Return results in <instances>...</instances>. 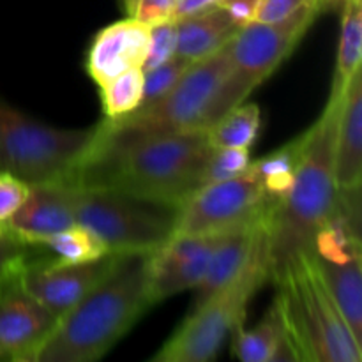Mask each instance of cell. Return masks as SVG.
I'll use <instances>...</instances> for the list:
<instances>
[{"instance_id": "cell-29", "label": "cell", "mask_w": 362, "mask_h": 362, "mask_svg": "<svg viewBox=\"0 0 362 362\" xmlns=\"http://www.w3.org/2000/svg\"><path fill=\"white\" fill-rule=\"evenodd\" d=\"M28 186L30 184L21 180L20 177L0 172V232L27 198Z\"/></svg>"}, {"instance_id": "cell-33", "label": "cell", "mask_w": 362, "mask_h": 362, "mask_svg": "<svg viewBox=\"0 0 362 362\" xmlns=\"http://www.w3.org/2000/svg\"><path fill=\"white\" fill-rule=\"evenodd\" d=\"M346 2H349V0H315L318 13H322V11H331V9H341Z\"/></svg>"}, {"instance_id": "cell-1", "label": "cell", "mask_w": 362, "mask_h": 362, "mask_svg": "<svg viewBox=\"0 0 362 362\" xmlns=\"http://www.w3.org/2000/svg\"><path fill=\"white\" fill-rule=\"evenodd\" d=\"M212 151L204 131L131 133L103 120L64 180L179 209L198 187Z\"/></svg>"}, {"instance_id": "cell-21", "label": "cell", "mask_w": 362, "mask_h": 362, "mask_svg": "<svg viewBox=\"0 0 362 362\" xmlns=\"http://www.w3.org/2000/svg\"><path fill=\"white\" fill-rule=\"evenodd\" d=\"M362 55V2L349 0L341 7L338 57L331 92H343L345 85L361 67Z\"/></svg>"}, {"instance_id": "cell-14", "label": "cell", "mask_w": 362, "mask_h": 362, "mask_svg": "<svg viewBox=\"0 0 362 362\" xmlns=\"http://www.w3.org/2000/svg\"><path fill=\"white\" fill-rule=\"evenodd\" d=\"M57 322L20 285L18 276L0 283V362H34Z\"/></svg>"}, {"instance_id": "cell-31", "label": "cell", "mask_w": 362, "mask_h": 362, "mask_svg": "<svg viewBox=\"0 0 362 362\" xmlns=\"http://www.w3.org/2000/svg\"><path fill=\"white\" fill-rule=\"evenodd\" d=\"M310 4H315V0H258L251 21L276 23V21L292 16L293 13Z\"/></svg>"}, {"instance_id": "cell-32", "label": "cell", "mask_w": 362, "mask_h": 362, "mask_svg": "<svg viewBox=\"0 0 362 362\" xmlns=\"http://www.w3.org/2000/svg\"><path fill=\"white\" fill-rule=\"evenodd\" d=\"M219 0H177L175 9H173V21L182 20V18L193 16V14L204 13V11L216 7Z\"/></svg>"}, {"instance_id": "cell-13", "label": "cell", "mask_w": 362, "mask_h": 362, "mask_svg": "<svg viewBox=\"0 0 362 362\" xmlns=\"http://www.w3.org/2000/svg\"><path fill=\"white\" fill-rule=\"evenodd\" d=\"M223 233H175L161 247L147 255V296L151 306L200 285Z\"/></svg>"}, {"instance_id": "cell-24", "label": "cell", "mask_w": 362, "mask_h": 362, "mask_svg": "<svg viewBox=\"0 0 362 362\" xmlns=\"http://www.w3.org/2000/svg\"><path fill=\"white\" fill-rule=\"evenodd\" d=\"M105 119H119L129 115L141 105L144 98V69L134 67L119 74L99 87Z\"/></svg>"}, {"instance_id": "cell-27", "label": "cell", "mask_w": 362, "mask_h": 362, "mask_svg": "<svg viewBox=\"0 0 362 362\" xmlns=\"http://www.w3.org/2000/svg\"><path fill=\"white\" fill-rule=\"evenodd\" d=\"M177 55V27L175 21L170 20L151 27L148 48L141 69L147 71L168 62Z\"/></svg>"}, {"instance_id": "cell-20", "label": "cell", "mask_w": 362, "mask_h": 362, "mask_svg": "<svg viewBox=\"0 0 362 362\" xmlns=\"http://www.w3.org/2000/svg\"><path fill=\"white\" fill-rule=\"evenodd\" d=\"M232 354L243 362L292 361L285 329L278 308L272 303L255 327L244 329V324L233 331Z\"/></svg>"}, {"instance_id": "cell-28", "label": "cell", "mask_w": 362, "mask_h": 362, "mask_svg": "<svg viewBox=\"0 0 362 362\" xmlns=\"http://www.w3.org/2000/svg\"><path fill=\"white\" fill-rule=\"evenodd\" d=\"M122 4L127 16L154 27L172 20L177 0H122Z\"/></svg>"}, {"instance_id": "cell-11", "label": "cell", "mask_w": 362, "mask_h": 362, "mask_svg": "<svg viewBox=\"0 0 362 362\" xmlns=\"http://www.w3.org/2000/svg\"><path fill=\"white\" fill-rule=\"evenodd\" d=\"M317 16V4H310L276 23L247 21L230 41L233 74L255 90L288 59Z\"/></svg>"}, {"instance_id": "cell-34", "label": "cell", "mask_w": 362, "mask_h": 362, "mask_svg": "<svg viewBox=\"0 0 362 362\" xmlns=\"http://www.w3.org/2000/svg\"><path fill=\"white\" fill-rule=\"evenodd\" d=\"M221 2H225V0H219V4H221Z\"/></svg>"}, {"instance_id": "cell-25", "label": "cell", "mask_w": 362, "mask_h": 362, "mask_svg": "<svg viewBox=\"0 0 362 362\" xmlns=\"http://www.w3.org/2000/svg\"><path fill=\"white\" fill-rule=\"evenodd\" d=\"M189 66V62L175 55L161 66L144 71V98H141L140 106L151 105L163 98L180 80V76L186 73Z\"/></svg>"}, {"instance_id": "cell-8", "label": "cell", "mask_w": 362, "mask_h": 362, "mask_svg": "<svg viewBox=\"0 0 362 362\" xmlns=\"http://www.w3.org/2000/svg\"><path fill=\"white\" fill-rule=\"evenodd\" d=\"M92 136L94 127H52L0 99V172L13 173L25 182L66 179Z\"/></svg>"}, {"instance_id": "cell-23", "label": "cell", "mask_w": 362, "mask_h": 362, "mask_svg": "<svg viewBox=\"0 0 362 362\" xmlns=\"http://www.w3.org/2000/svg\"><path fill=\"white\" fill-rule=\"evenodd\" d=\"M49 253L55 255L53 260L64 264H80V262L95 260L108 253L105 244L85 226L74 223L69 228L55 233L41 244Z\"/></svg>"}, {"instance_id": "cell-6", "label": "cell", "mask_w": 362, "mask_h": 362, "mask_svg": "<svg viewBox=\"0 0 362 362\" xmlns=\"http://www.w3.org/2000/svg\"><path fill=\"white\" fill-rule=\"evenodd\" d=\"M271 279L265 226L244 267L226 285L193 308L189 317L165 341L154 362L214 361L225 339L244 324L246 310L255 293Z\"/></svg>"}, {"instance_id": "cell-9", "label": "cell", "mask_w": 362, "mask_h": 362, "mask_svg": "<svg viewBox=\"0 0 362 362\" xmlns=\"http://www.w3.org/2000/svg\"><path fill=\"white\" fill-rule=\"evenodd\" d=\"M276 202L267 193L264 179L251 161L239 177L198 187L177 211L175 233H219L271 214Z\"/></svg>"}, {"instance_id": "cell-2", "label": "cell", "mask_w": 362, "mask_h": 362, "mask_svg": "<svg viewBox=\"0 0 362 362\" xmlns=\"http://www.w3.org/2000/svg\"><path fill=\"white\" fill-rule=\"evenodd\" d=\"M341 98L343 92H331L322 115L304 133L303 152L288 191L265 219L271 278L310 247L334 211V136Z\"/></svg>"}, {"instance_id": "cell-4", "label": "cell", "mask_w": 362, "mask_h": 362, "mask_svg": "<svg viewBox=\"0 0 362 362\" xmlns=\"http://www.w3.org/2000/svg\"><path fill=\"white\" fill-rule=\"evenodd\" d=\"M271 279L278 288L274 304L292 361H362V343L343 320L306 253L293 257Z\"/></svg>"}, {"instance_id": "cell-30", "label": "cell", "mask_w": 362, "mask_h": 362, "mask_svg": "<svg viewBox=\"0 0 362 362\" xmlns=\"http://www.w3.org/2000/svg\"><path fill=\"white\" fill-rule=\"evenodd\" d=\"M27 247L7 232H0V283L20 274L28 260Z\"/></svg>"}, {"instance_id": "cell-7", "label": "cell", "mask_w": 362, "mask_h": 362, "mask_svg": "<svg viewBox=\"0 0 362 362\" xmlns=\"http://www.w3.org/2000/svg\"><path fill=\"white\" fill-rule=\"evenodd\" d=\"M67 187L74 221L90 230L108 253L151 255L173 235L177 207L71 182Z\"/></svg>"}, {"instance_id": "cell-5", "label": "cell", "mask_w": 362, "mask_h": 362, "mask_svg": "<svg viewBox=\"0 0 362 362\" xmlns=\"http://www.w3.org/2000/svg\"><path fill=\"white\" fill-rule=\"evenodd\" d=\"M233 74L230 42L187 67L163 98L138 106L129 115L105 119L108 126L131 133H180L204 131L251 94Z\"/></svg>"}, {"instance_id": "cell-17", "label": "cell", "mask_w": 362, "mask_h": 362, "mask_svg": "<svg viewBox=\"0 0 362 362\" xmlns=\"http://www.w3.org/2000/svg\"><path fill=\"white\" fill-rule=\"evenodd\" d=\"M334 179L338 189L362 182V69L343 88L334 136Z\"/></svg>"}, {"instance_id": "cell-26", "label": "cell", "mask_w": 362, "mask_h": 362, "mask_svg": "<svg viewBox=\"0 0 362 362\" xmlns=\"http://www.w3.org/2000/svg\"><path fill=\"white\" fill-rule=\"evenodd\" d=\"M250 148H214L204 173V184L239 177L250 168Z\"/></svg>"}, {"instance_id": "cell-15", "label": "cell", "mask_w": 362, "mask_h": 362, "mask_svg": "<svg viewBox=\"0 0 362 362\" xmlns=\"http://www.w3.org/2000/svg\"><path fill=\"white\" fill-rule=\"evenodd\" d=\"M74 223L67 182L49 180L28 186L27 198L11 216L2 232H7L27 246H41L46 239L69 228Z\"/></svg>"}, {"instance_id": "cell-10", "label": "cell", "mask_w": 362, "mask_h": 362, "mask_svg": "<svg viewBox=\"0 0 362 362\" xmlns=\"http://www.w3.org/2000/svg\"><path fill=\"white\" fill-rule=\"evenodd\" d=\"M303 253H306L343 320L362 343L361 233L354 232L338 212L332 211Z\"/></svg>"}, {"instance_id": "cell-18", "label": "cell", "mask_w": 362, "mask_h": 362, "mask_svg": "<svg viewBox=\"0 0 362 362\" xmlns=\"http://www.w3.org/2000/svg\"><path fill=\"white\" fill-rule=\"evenodd\" d=\"M265 219H267V216L260 219H251V221L240 223V225L233 226L223 233L204 279L194 288L197 290V299H194L193 308L204 303L211 293L221 288L223 285H226L244 267L262 230H264Z\"/></svg>"}, {"instance_id": "cell-19", "label": "cell", "mask_w": 362, "mask_h": 362, "mask_svg": "<svg viewBox=\"0 0 362 362\" xmlns=\"http://www.w3.org/2000/svg\"><path fill=\"white\" fill-rule=\"evenodd\" d=\"M177 57L194 64L228 45L243 25L221 6L175 21Z\"/></svg>"}, {"instance_id": "cell-12", "label": "cell", "mask_w": 362, "mask_h": 362, "mask_svg": "<svg viewBox=\"0 0 362 362\" xmlns=\"http://www.w3.org/2000/svg\"><path fill=\"white\" fill-rule=\"evenodd\" d=\"M120 258L122 255L119 253H106L80 264L27 260L18 274V281L37 303L60 318L98 286L115 269Z\"/></svg>"}, {"instance_id": "cell-3", "label": "cell", "mask_w": 362, "mask_h": 362, "mask_svg": "<svg viewBox=\"0 0 362 362\" xmlns=\"http://www.w3.org/2000/svg\"><path fill=\"white\" fill-rule=\"evenodd\" d=\"M148 308L147 255H122L115 269L59 318L34 362L101 359Z\"/></svg>"}, {"instance_id": "cell-22", "label": "cell", "mask_w": 362, "mask_h": 362, "mask_svg": "<svg viewBox=\"0 0 362 362\" xmlns=\"http://www.w3.org/2000/svg\"><path fill=\"white\" fill-rule=\"evenodd\" d=\"M262 115L255 103H240L207 129L212 148H250L260 133Z\"/></svg>"}, {"instance_id": "cell-16", "label": "cell", "mask_w": 362, "mask_h": 362, "mask_svg": "<svg viewBox=\"0 0 362 362\" xmlns=\"http://www.w3.org/2000/svg\"><path fill=\"white\" fill-rule=\"evenodd\" d=\"M151 27L127 16L101 28L92 39L85 69L103 87L119 74L141 67L147 57Z\"/></svg>"}]
</instances>
